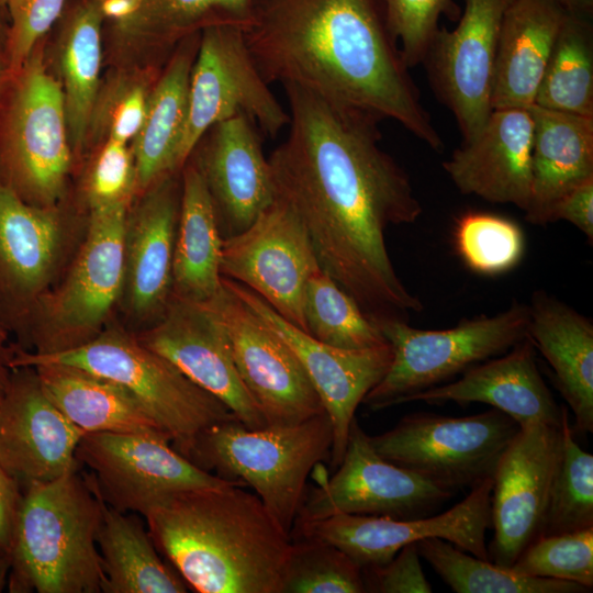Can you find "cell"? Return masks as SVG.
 <instances>
[{"mask_svg": "<svg viewBox=\"0 0 593 593\" xmlns=\"http://www.w3.org/2000/svg\"><path fill=\"white\" fill-rule=\"evenodd\" d=\"M289 132L268 158L276 200L305 227L321 269L374 323L409 322L423 302L402 282L385 242L423 208L411 180L379 142L377 118L283 85Z\"/></svg>", "mask_w": 593, "mask_h": 593, "instance_id": "cell-1", "label": "cell"}, {"mask_svg": "<svg viewBox=\"0 0 593 593\" xmlns=\"http://www.w3.org/2000/svg\"><path fill=\"white\" fill-rule=\"evenodd\" d=\"M243 33L267 83L294 85L333 104L396 121L443 150L380 0H254Z\"/></svg>", "mask_w": 593, "mask_h": 593, "instance_id": "cell-2", "label": "cell"}, {"mask_svg": "<svg viewBox=\"0 0 593 593\" xmlns=\"http://www.w3.org/2000/svg\"><path fill=\"white\" fill-rule=\"evenodd\" d=\"M152 539L198 593H282L292 537L243 485L179 491L143 516Z\"/></svg>", "mask_w": 593, "mask_h": 593, "instance_id": "cell-3", "label": "cell"}, {"mask_svg": "<svg viewBox=\"0 0 593 593\" xmlns=\"http://www.w3.org/2000/svg\"><path fill=\"white\" fill-rule=\"evenodd\" d=\"M104 501L79 469L22 488L12 542L11 593H99L97 537Z\"/></svg>", "mask_w": 593, "mask_h": 593, "instance_id": "cell-4", "label": "cell"}, {"mask_svg": "<svg viewBox=\"0 0 593 593\" xmlns=\"http://www.w3.org/2000/svg\"><path fill=\"white\" fill-rule=\"evenodd\" d=\"M326 412L292 425L246 427L235 417L197 434L178 451L221 479L248 485L291 535L311 471L331 455Z\"/></svg>", "mask_w": 593, "mask_h": 593, "instance_id": "cell-5", "label": "cell"}, {"mask_svg": "<svg viewBox=\"0 0 593 593\" xmlns=\"http://www.w3.org/2000/svg\"><path fill=\"white\" fill-rule=\"evenodd\" d=\"M44 363L76 367L120 385L170 437L177 450L203 429L234 418L220 400L121 329H108L57 351L14 349L11 368Z\"/></svg>", "mask_w": 593, "mask_h": 593, "instance_id": "cell-6", "label": "cell"}, {"mask_svg": "<svg viewBox=\"0 0 593 593\" xmlns=\"http://www.w3.org/2000/svg\"><path fill=\"white\" fill-rule=\"evenodd\" d=\"M71 160L60 82L40 43L0 91V180L31 204L61 193Z\"/></svg>", "mask_w": 593, "mask_h": 593, "instance_id": "cell-7", "label": "cell"}, {"mask_svg": "<svg viewBox=\"0 0 593 593\" xmlns=\"http://www.w3.org/2000/svg\"><path fill=\"white\" fill-rule=\"evenodd\" d=\"M528 320V304L513 301L495 315L462 318L446 329H419L401 320L377 322L393 357L362 403L374 411L404 404L418 392L451 381L527 337Z\"/></svg>", "mask_w": 593, "mask_h": 593, "instance_id": "cell-8", "label": "cell"}, {"mask_svg": "<svg viewBox=\"0 0 593 593\" xmlns=\"http://www.w3.org/2000/svg\"><path fill=\"white\" fill-rule=\"evenodd\" d=\"M519 428L511 416L493 407L467 416L417 412L369 439L387 460L454 492L493 478Z\"/></svg>", "mask_w": 593, "mask_h": 593, "instance_id": "cell-9", "label": "cell"}, {"mask_svg": "<svg viewBox=\"0 0 593 593\" xmlns=\"http://www.w3.org/2000/svg\"><path fill=\"white\" fill-rule=\"evenodd\" d=\"M269 86L247 48L242 27L212 25L200 31L176 170L182 169L210 127L238 114L251 120L265 135L276 137L289 125L290 115Z\"/></svg>", "mask_w": 593, "mask_h": 593, "instance_id": "cell-10", "label": "cell"}, {"mask_svg": "<svg viewBox=\"0 0 593 593\" xmlns=\"http://www.w3.org/2000/svg\"><path fill=\"white\" fill-rule=\"evenodd\" d=\"M169 443L157 434L85 433L76 458L91 470L85 475L107 505L142 516L171 493L236 483L199 468Z\"/></svg>", "mask_w": 593, "mask_h": 593, "instance_id": "cell-11", "label": "cell"}, {"mask_svg": "<svg viewBox=\"0 0 593 593\" xmlns=\"http://www.w3.org/2000/svg\"><path fill=\"white\" fill-rule=\"evenodd\" d=\"M333 477L305 494L295 523L336 513L398 519L433 515L454 492L379 455L354 418L346 450Z\"/></svg>", "mask_w": 593, "mask_h": 593, "instance_id": "cell-12", "label": "cell"}, {"mask_svg": "<svg viewBox=\"0 0 593 593\" xmlns=\"http://www.w3.org/2000/svg\"><path fill=\"white\" fill-rule=\"evenodd\" d=\"M493 478L470 489V493L444 513L419 518L336 513L296 523L301 538L332 544L361 568L382 566L398 551L418 540L437 537L478 558L489 560L485 534L492 528Z\"/></svg>", "mask_w": 593, "mask_h": 593, "instance_id": "cell-13", "label": "cell"}, {"mask_svg": "<svg viewBox=\"0 0 593 593\" xmlns=\"http://www.w3.org/2000/svg\"><path fill=\"white\" fill-rule=\"evenodd\" d=\"M223 326L239 377L267 425H292L324 406L292 349L232 290L203 303Z\"/></svg>", "mask_w": 593, "mask_h": 593, "instance_id": "cell-14", "label": "cell"}, {"mask_svg": "<svg viewBox=\"0 0 593 593\" xmlns=\"http://www.w3.org/2000/svg\"><path fill=\"white\" fill-rule=\"evenodd\" d=\"M320 268L305 227L276 199L246 230L223 239L222 277L247 287L304 332L305 287Z\"/></svg>", "mask_w": 593, "mask_h": 593, "instance_id": "cell-15", "label": "cell"}, {"mask_svg": "<svg viewBox=\"0 0 593 593\" xmlns=\"http://www.w3.org/2000/svg\"><path fill=\"white\" fill-rule=\"evenodd\" d=\"M562 445L561 423L539 422L521 427L502 454L491 493L490 561L511 567L541 535Z\"/></svg>", "mask_w": 593, "mask_h": 593, "instance_id": "cell-16", "label": "cell"}, {"mask_svg": "<svg viewBox=\"0 0 593 593\" xmlns=\"http://www.w3.org/2000/svg\"><path fill=\"white\" fill-rule=\"evenodd\" d=\"M511 0H466L457 26L439 29L422 64L437 98L470 142L492 112L500 27Z\"/></svg>", "mask_w": 593, "mask_h": 593, "instance_id": "cell-17", "label": "cell"}, {"mask_svg": "<svg viewBox=\"0 0 593 593\" xmlns=\"http://www.w3.org/2000/svg\"><path fill=\"white\" fill-rule=\"evenodd\" d=\"M128 202L90 206L86 240L68 278L51 300L52 333L36 353L67 349L97 335L124 284Z\"/></svg>", "mask_w": 593, "mask_h": 593, "instance_id": "cell-18", "label": "cell"}, {"mask_svg": "<svg viewBox=\"0 0 593 593\" xmlns=\"http://www.w3.org/2000/svg\"><path fill=\"white\" fill-rule=\"evenodd\" d=\"M232 290L295 354L333 427L331 463L343 459L355 412L387 373L393 357L389 343L366 349H343L322 343L278 314L260 295L225 278Z\"/></svg>", "mask_w": 593, "mask_h": 593, "instance_id": "cell-19", "label": "cell"}, {"mask_svg": "<svg viewBox=\"0 0 593 593\" xmlns=\"http://www.w3.org/2000/svg\"><path fill=\"white\" fill-rule=\"evenodd\" d=\"M83 435L48 399L34 368H12L0 393V463L22 488L80 469Z\"/></svg>", "mask_w": 593, "mask_h": 593, "instance_id": "cell-20", "label": "cell"}, {"mask_svg": "<svg viewBox=\"0 0 593 593\" xmlns=\"http://www.w3.org/2000/svg\"><path fill=\"white\" fill-rule=\"evenodd\" d=\"M137 339L220 400L246 427L267 426L239 377L223 326L205 306L172 296L161 318Z\"/></svg>", "mask_w": 593, "mask_h": 593, "instance_id": "cell-21", "label": "cell"}, {"mask_svg": "<svg viewBox=\"0 0 593 593\" xmlns=\"http://www.w3.org/2000/svg\"><path fill=\"white\" fill-rule=\"evenodd\" d=\"M188 160L209 189L224 238L246 230L276 199L257 125L243 114L210 127Z\"/></svg>", "mask_w": 593, "mask_h": 593, "instance_id": "cell-22", "label": "cell"}, {"mask_svg": "<svg viewBox=\"0 0 593 593\" xmlns=\"http://www.w3.org/2000/svg\"><path fill=\"white\" fill-rule=\"evenodd\" d=\"M534 122L528 109H494L478 135L455 149L443 168L462 194L527 209Z\"/></svg>", "mask_w": 593, "mask_h": 593, "instance_id": "cell-23", "label": "cell"}, {"mask_svg": "<svg viewBox=\"0 0 593 593\" xmlns=\"http://www.w3.org/2000/svg\"><path fill=\"white\" fill-rule=\"evenodd\" d=\"M175 174L164 176L149 187L126 220L123 287L127 305L139 318L156 322L172 298V260L181 193Z\"/></svg>", "mask_w": 593, "mask_h": 593, "instance_id": "cell-24", "label": "cell"}, {"mask_svg": "<svg viewBox=\"0 0 593 593\" xmlns=\"http://www.w3.org/2000/svg\"><path fill=\"white\" fill-rule=\"evenodd\" d=\"M455 402L491 405L518 423L560 425L562 409L545 383L536 361V347L527 336L506 353L466 370L456 380L418 392L404 403Z\"/></svg>", "mask_w": 593, "mask_h": 593, "instance_id": "cell-25", "label": "cell"}, {"mask_svg": "<svg viewBox=\"0 0 593 593\" xmlns=\"http://www.w3.org/2000/svg\"><path fill=\"white\" fill-rule=\"evenodd\" d=\"M61 238L57 214L0 180V302L20 316L47 284Z\"/></svg>", "mask_w": 593, "mask_h": 593, "instance_id": "cell-26", "label": "cell"}, {"mask_svg": "<svg viewBox=\"0 0 593 593\" xmlns=\"http://www.w3.org/2000/svg\"><path fill=\"white\" fill-rule=\"evenodd\" d=\"M527 335L553 371L574 429L593 432V322L545 290L533 293Z\"/></svg>", "mask_w": 593, "mask_h": 593, "instance_id": "cell-27", "label": "cell"}, {"mask_svg": "<svg viewBox=\"0 0 593 593\" xmlns=\"http://www.w3.org/2000/svg\"><path fill=\"white\" fill-rule=\"evenodd\" d=\"M532 182L525 220L552 223L555 208L570 191L593 179V118L533 104Z\"/></svg>", "mask_w": 593, "mask_h": 593, "instance_id": "cell-28", "label": "cell"}, {"mask_svg": "<svg viewBox=\"0 0 593 593\" xmlns=\"http://www.w3.org/2000/svg\"><path fill=\"white\" fill-rule=\"evenodd\" d=\"M568 11L553 0H511L497 41L492 110L534 104Z\"/></svg>", "mask_w": 593, "mask_h": 593, "instance_id": "cell-29", "label": "cell"}, {"mask_svg": "<svg viewBox=\"0 0 593 593\" xmlns=\"http://www.w3.org/2000/svg\"><path fill=\"white\" fill-rule=\"evenodd\" d=\"M103 16L113 44L124 49H166L212 25L245 29L254 0H89Z\"/></svg>", "mask_w": 593, "mask_h": 593, "instance_id": "cell-30", "label": "cell"}, {"mask_svg": "<svg viewBox=\"0 0 593 593\" xmlns=\"http://www.w3.org/2000/svg\"><path fill=\"white\" fill-rule=\"evenodd\" d=\"M180 206L172 260V296L197 304L222 288L224 237L209 189L193 164L182 167Z\"/></svg>", "mask_w": 593, "mask_h": 593, "instance_id": "cell-31", "label": "cell"}, {"mask_svg": "<svg viewBox=\"0 0 593 593\" xmlns=\"http://www.w3.org/2000/svg\"><path fill=\"white\" fill-rule=\"evenodd\" d=\"M199 33L183 38L155 81L143 124L132 141L136 188L145 192L168 174L177 172L175 159L188 115L189 83Z\"/></svg>", "mask_w": 593, "mask_h": 593, "instance_id": "cell-32", "label": "cell"}, {"mask_svg": "<svg viewBox=\"0 0 593 593\" xmlns=\"http://www.w3.org/2000/svg\"><path fill=\"white\" fill-rule=\"evenodd\" d=\"M32 368L48 399L85 433L157 434L169 437L120 385L71 366L44 363Z\"/></svg>", "mask_w": 593, "mask_h": 593, "instance_id": "cell-33", "label": "cell"}, {"mask_svg": "<svg viewBox=\"0 0 593 593\" xmlns=\"http://www.w3.org/2000/svg\"><path fill=\"white\" fill-rule=\"evenodd\" d=\"M103 593H184L188 585L157 550L137 513L105 503L97 537Z\"/></svg>", "mask_w": 593, "mask_h": 593, "instance_id": "cell-34", "label": "cell"}, {"mask_svg": "<svg viewBox=\"0 0 593 593\" xmlns=\"http://www.w3.org/2000/svg\"><path fill=\"white\" fill-rule=\"evenodd\" d=\"M103 16L89 0L67 12L59 36V70L71 147L88 138L90 118L101 82Z\"/></svg>", "mask_w": 593, "mask_h": 593, "instance_id": "cell-35", "label": "cell"}, {"mask_svg": "<svg viewBox=\"0 0 593 593\" xmlns=\"http://www.w3.org/2000/svg\"><path fill=\"white\" fill-rule=\"evenodd\" d=\"M590 18L568 12L534 104L593 118V30Z\"/></svg>", "mask_w": 593, "mask_h": 593, "instance_id": "cell-36", "label": "cell"}, {"mask_svg": "<svg viewBox=\"0 0 593 593\" xmlns=\"http://www.w3.org/2000/svg\"><path fill=\"white\" fill-rule=\"evenodd\" d=\"M426 560L456 593H586L591 590L569 581L528 577L510 567L478 558L437 537L416 542Z\"/></svg>", "mask_w": 593, "mask_h": 593, "instance_id": "cell-37", "label": "cell"}, {"mask_svg": "<svg viewBox=\"0 0 593 593\" xmlns=\"http://www.w3.org/2000/svg\"><path fill=\"white\" fill-rule=\"evenodd\" d=\"M306 333L343 349H366L387 344L379 326L326 272L317 269L304 293Z\"/></svg>", "mask_w": 593, "mask_h": 593, "instance_id": "cell-38", "label": "cell"}, {"mask_svg": "<svg viewBox=\"0 0 593 593\" xmlns=\"http://www.w3.org/2000/svg\"><path fill=\"white\" fill-rule=\"evenodd\" d=\"M561 409L562 454L540 536L593 527V455L575 441L568 407Z\"/></svg>", "mask_w": 593, "mask_h": 593, "instance_id": "cell-39", "label": "cell"}, {"mask_svg": "<svg viewBox=\"0 0 593 593\" xmlns=\"http://www.w3.org/2000/svg\"><path fill=\"white\" fill-rule=\"evenodd\" d=\"M458 256L473 272L499 276L514 269L525 254L522 228L504 216L468 212L455 224Z\"/></svg>", "mask_w": 593, "mask_h": 593, "instance_id": "cell-40", "label": "cell"}, {"mask_svg": "<svg viewBox=\"0 0 593 593\" xmlns=\"http://www.w3.org/2000/svg\"><path fill=\"white\" fill-rule=\"evenodd\" d=\"M362 568L336 546L311 538L292 540L282 593H363Z\"/></svg>", "mask_w": 593, "mask_h": 593, "instance_id": "cell-41", "label": "cell"}, {"mask_svg": "<svg viewBox=\"0 0 593 593\" xmlns=\"http://www.w3.org/2000/svg\"><path fill=\"white\" fill-rule=\"evenodd\" d=\"M514 572L593 588V527L532 541L510 567Z\"/></svg>", "mask_w": 593, "mask_h": 593, "instance_id": "cell-42", "label": "cell"}, {"mask_svg": "<svg viewBox=\"0 0 593 593\" xmlns=\"http://www.w3.org/2000/svg\"><path fill=\"white\" fill-rule=\"evenodd\" d=\"M152 88L146 74H118L101 85L88 137L132 143L143 124Z\"/></svg>", "mask_w": 593, "mask_h": 593, "instance_id": "cell-43", "label": "cell"}, {"mask_svg": "<svg viewBox=\"0 0 593 593\" xmlns=\"http://www.w3.org/2000/svg\"><path fill=\"white\" fill-rule=\"evenodd\" d=\"M387 27L410 69L423 63L443 14L455 20L454 0H380Z\"/></svg>", "mask_w": 593, "mask_h": 593, "instance_id": "cell-44", "label": "cell"}, {"mask_svg": "<svg viewBox=\"0 0 593 593\" xmlns=\"http://www.w3.org/2000/svg\"><path fill=\"white\" fill-rule=\"evenodd\" d=\"M67 0H8V78L29 59L45 34L65 12ZM7 78V79H8Z\"/></svg>", "mask_w": 593, "mask_h": 593, "instance_id": "cell-45", "label": "cell"}, {"mask_svg": "<svg viewBox=\"0 0 593 593\" xmlns=\"http://www.w3.org/2000/svg\"><path fill=\"white\" fill-rule=\"evenodd\" d=\"M135 188L136 172L132 148L118 141H102L88 177L90 206L130 201Z\"/></svg>", "mask_w": 593, "mask_h": 593, "instance_id": "cell-46", "label": "cell"}, {"mask_svg": "<svg viewBox=\"0 0 593 593\" xmlns=\"http://www.w3.org/2000/svg\"><path fill=\"white\" fill-rule=\"evenodd\" d=\"M367 592L429 593L416 542L402 547L385 564L362 568Z\"/></svg>", "mask_w": 593, "mask_h": 593, "instance_id": "cell-47", "label": "cell"}, {"mask_svg": "<svg viewBox=\"0 0 593 593\" xmlns=\"http://www.w3.org/2000/svg\"><path fill=\"white\" fill-rule=\"evenodd\" d=\"M567 221L580 230L590 244L593 243V179L578 186L557 204L552 223Z\"/></svg>", "mask_w": 593, "mask_h": 593, "instance_id": "cell-48", "label": "cell"}, {"mask_svg": "<svg viewBox=\"0 0 593 593\" xmlns=\"http://www.w3.org/2000/svg\"><path fill=\"white\" fill-rule=\"evenodd\" d=\"M22 486L0 463V556L10 553Z\"/></svg>", "mask_w": 593, "mask_h": 593, "instance_id": "cell-49", "label": "cell"}, {"mask_svg": "<svg viewBox=\"0 0 593 593\" xmlns=\"http://www.w3.org/2000/svg\"><path fill=\"white\" fill-rule=\"evenodd\" d=\"M8 40H9V15L7 7L0 4V91L7 81L8 63Z\"/></svg>", "mask_w": 593, "mask_h": 593, "instance_id": "cell-50", "label": "cell"}, {"mask_svg": "<svg viewBox=\"0 0 593 593\" xmlns=\"http://www.w3.org/2000/svg\"><path fill=\"white\" fill-rule=\"evenodd\" d=\"M13 349L4 346V342L0 339V393L8 384L12 368L11 360Z\"/></svg>", "mask_w": 593, "mask_h": 593, "instance_id": "cell-51", "label": "cell"}, {"mask_svg": "<svg viewBox=\"0 0 593 593\" xmlns=\"http://www.w3.org/2000/svg\"><path fill=\"white\" fill-rule=\"evenodd\" d=\"M570 13L590 18L593 12V0H553Z\"/></svg>", "mask_w": 593, "mask_h": 593, "instance_id": "cell-52", "label": "cell"}, {"mask_svg": "<svg viewBox=\"0 0 593 593\" xmlns=\"http://www.w3.org/2000/svg\"><path fill=\"white\" fill-rule=\"evenodd\" d=\"M11 568L10 553L0 556V592L8 585V579Z\"/></svg>", "mask_w": 593, "mask_h": 593, "instance_id": "cell-53", "label": "cell"}, {"mask_svg": "<svg viewBox=\"0 0 593 593\" xmlns=\"http://www.w3.org/2000/svg\"><path fill=\"white\" fill-rule=\"evenodd\" d=\"M0 339L3 340V342H5V339H7V332L1 326V324H0Z\"/></svg>", "mask_w": 593, "mask_h": 593, "instance_id": "cell-54", "label": "cell"}, {"mask_svg": "<svg viewBox=\"0 0 593 593\" xmlns=\"http://www.w3.org/2000/svg\"><path fill=\"white\" fill-rule=\"evenodd\" d=\"M8 0H0V4L5 5Z\"/></svg>", "mask_w": 593, "mask_h": 593, "instance_id": "cell-55", "label": "cell"}]
</instances>
